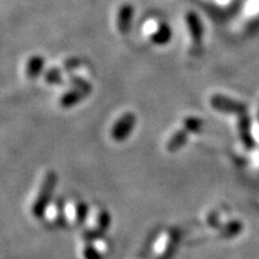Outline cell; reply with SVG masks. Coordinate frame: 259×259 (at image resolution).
<instances>
[{"mask_svg":"<svg viewBox=\"0 0 259 259\" xmlns=\"http://www.w3.org/2000/svg\"><path fill=\"white\" fill-rule=\"evenodd\" d=\"M202 125L203 121L199 118H196V116H187L185 120H184V128L189 131L190 134L198 132L202 128Z\"/></svg>","mask_w":259,"mask_h":259,"instance_id":"13","label":"cell"},{"mask_svg":"<svg viewBox=\"0 0 259 259\" xmlns=\"http://www.w3.org/2000/svg\"><path fill=\"white\" fill-rule=\"evenodd\" d=\"M44 79L45 82L52 85H59V84L64 83V77H63V71L59 67H51L46 72L44 73Z\"/></svg>","mask_w":259,"mask_h":259,"instance_id":"11","label":"cell"},{"mask_svg":"<svg viewBox=\"0 0 259 259\" xmlns=\"http://www.w3.org/2000/svg\"><path fill=\"white\" fill-rule=\"evenodd\" d=\"M189 134L190 132L186 131L185 128H180L174 132L167 142V150L169 153H176V151L180 150L186 144L187 139H189Z\"/></svg>","mask_w":259,"mask_h":259,"instance_id":"9","label":"cell"},{"mask_svg":"<svg viewBox=\"0 0 259 259\" xmlns=\"http://www.w3.org/2000/svg\"><path fill=\"white\" fill-rule=\"evenodd\" d=\"M45 67H46L45 58L40 56V54H34V56L29 57L27 63H25V76H27V78L30 80L40 78L42 74L45 73Z\"/></svg>","mask_w":259,"mask_h":259,"instance_id":"6","label":"cell"},{"mask_svg":"<svg viewBox=\"0 0 259 259\" xmlns=\"http://www.w3.org/2000/svg\"><path fill=\"white\" fill-rule=\"evenodd\" d=\"M136 122H137V118L134 113H124L112 126L111 137L113 141L119 142V143L126 141L134 131Z\"/></svg>","mask_w":259,"mask_h":259,"instance_id":"2","label":"cell"},{"mask_svg":"<svg viewBox=\"0 0 259 259\" xmlns=\"http://www.w3.org/2000/svg\"><path fill=\"white\" fill-rule=\"evenodd\" d=\"M210 105L216 111L225 113H241L245 111V106L242 103L228 99L223 95H213L210 99Z\"/></svg>","mask_w":259,"mask_h":259,"instance_id":"5","label":"cell"},{"mask_svg":"<svg viewBox=\"0 0 259 259\" xmlns=\"http://www.w3.org/2000/svg\"><path fill=\"white\" fill-rule=\"evenodd\" d=\"M87 215H88V205L85 203H78L76 205V209H74L73 216L76 219V222H78L79 225L80 223L84 222L85 220Z\"/></svg>","mask_w":259,"mask_h":259,"instance_id":"14","label":"cell"},{"mask_svg":"<svg viewBox=\"0 0 259 259\" xmlns=\"http://www.w3.org/2000/svg\"><path fill=\"white\" fill-rule=\"evenodd\" d=\"M83 255L85 259H102V253L96 246L88 245L83 251Z\"/></svg>","mask_w":259,"mask_h":259,"instance_id":"15","label":"cell"},{"mask_svg":"<svg viewBox=\"0 0 259 259\" xmlns=\"http://www.w3.org/2000/svg\"><path fill=\"white\" fill-rule=\"evenodd\" d=\"M70 83H71V85L73 87V88H77V89L82 90V92L85 93L88 96L93 92L92 83L88 82V80H87V79H84L83 77L74 76V74H72V76L70 77Z\"/></svg>","mask_w":259,"mask_h":259,"instance_id":"12","label":"cell"},{"mask_svg":"<svg viewBox=\"0 0 259 259\" xmlns=\"http://www.w3.org/2000/svg\"><path fill=\"white\" fill-rule=\"evenodd\" d=\"M57 174L54 173L53 170L47 171L46 177H45L44 181H42L40 191H38V194L35 199L34 204H32L31 212L35 218L40 219L46 213L47 206L50 205L52 196H53L54 189L57 186Z\"/></svg>","mask_w":259,"mask_h":259,"instance_id":"1","label":"cell"},{"mask_svg":"<svg viewBox=\"0 0 259 259\" xmlns=\"http://www.w3.org/2000/svg\"><path fill=\"white\" fill-rule=\"evenodd\" d=\"M85 97H88V95H87L85 93H83L82 90L73 88L72 87V89L67 90V92H65L63 95H61L59 103L63 108L69 109L82 102Z\"/></svg>","mask_w":259,"mask_h":259,"instance_id":"8","label":"cell"},{"mask_svg":"<svg viewBox=\"0 0 259 259\" xmlns=\"http://www.w3.org/2000/svg\"><path fill=\"white\" fill-rule=\"evenodd\" d=\"M109 225H111V216L109 213L103 210V211L100 212L99 218H97V227L95 229H93V232H90L85 236L88 239H95L97 236L102 235L103 233L107 232Z\"/></svg>","mask_w":259,"mask_h":259,"instance_id":"10","label":"cell"},{"mask_svg":"<svg viewBox=\"0 0 259 259\" xmlns=\"http://www.w3.org/2000/svg\"><path fill=\"white\" fill-rule=\"evenodd\" d=\"M80 61L77 59V58H73V59H69L65 61L64 64V67H65V71H67V72H71V71L77 69V67L79 66Z\"/></svg>","mask_w":259,"mask_h":259,"instance_id":"16","label":"cell"},{"mask_svg":"<svg viewBox=\"0 0 259 259\" xmlns=\"http://www.w3.org/2000/svg\"><path fill=\"white\" fill-rule=\"evenodd\" d=\"M135 16V6L131 3H124L119 6L116 14V29L121 35L130 34Z\"/></svg>","mask_w":259,"mask_h":259,"instance_id":"4","label":"cell"},{"mask_svg":"<svg viewBox=\"0 0 259 259\" xmlns=\"http://www.w3.org/2000/svg\"><path fill=\"white\" fill-rule=\"evenodd\" d=\"M185 22L187 31H189L191 42L194 46H200L203 44L204 37V25L198 14L194 11H189L185 15Z\"/></svg>","mask_w":259,"mask_h":259,"instance_id":"3","label":"cell"},{"mask_svg":"<svg viewBox=\"0 0 259 259\" xmlns=\"http://www.w3.org/2000/svg\"><path fill=\"white\" fill-rule=\"evenodd\" d=\"M171 37H173V30H171L170 25L166 22H162L151 32L150 41L153 42L155 46H166L171 41Z\"/></svg>","mask_w":259,"mask_h":259,"instance_id":"7","label":"cell"}]
</instances>
